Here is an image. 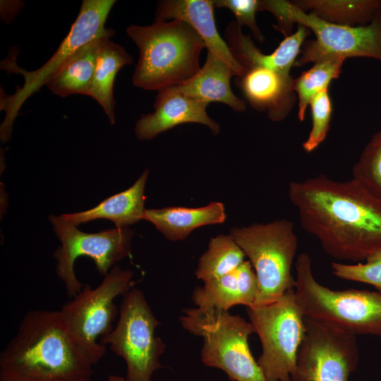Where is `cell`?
Segmentation results:
<instances>
[{
    "mask_svg": "<svg viewBox=\"0 0 381 381\" xmlns=\"http://www.w3.org/2000/svg\"><path fill=\"white\" fill-rule=\"evenodd\" d=\"M288 195L303 230L330 257L358 263L381 252V202L352 179L292 181Z\"/></svg>",
    "mask_w": 381,
    "mask_h": 381,
    "instance_id": "1",
    "label": "cell"
},
{
    "mask_svg": "<svg viewBox=\"0 0 381 381\" xmlns=\"http://www.w3.org/2000/svg\"><path fill=\"white\" fill-rule=\"evenodd\" d=\"M94 365L59 310H33L1 353L0 381H90Z\"/></svg>",
    "mask_w": 381,
    "mask_h": 381,
    "instance_id": "2",
    "label": "cell"
},
{
    "mask_svg": "<svg viewBox=\"0 0 381 381\" xmlns=\"http://www.w3.org/2000/svg\"><path fill=\"white\" fill-rule=\"evenodd\" d=\"M127 35L139 49L132 83L146 90L179 85L200 69L205 47L200 35L180 20H156L150 25H131Z\"/></svg>",
    "mask_w": 381,
    "mask_h": 381,
    "instance_id": "3",
    "label": "cell"
},
{
    "mask_svg": "<svg viewBox=\"0 0 381 381\" xmlns=\"http://www.w3.org/2000/svg\"><path fill=\"white\" fill-rule=\"evenodd\" d=\"M296 301L305 318L357 335L381 338V292L360 289L333 290L315 279L306 253L295 262Z\"/></svg>",
    "mask_w": 381,
    "mask_h": 381,
    "instance_id": "4",
    "label": "cell"
},
{
    "mask_svg": "<svg viewBox=\"0 0 381 381\" xmlns=\"http://www.w3.org/2000/svg\"><path fill=\"white\" fill-rule=\"evenodd\" d=\"M259 11L276 18L274 28L285 37L292 25L306 27L315 40L303 44L294 66H301L326 57H369L381 61V11L367 25L347 26L327 22L284 0L260 1Z\"/></svg>",
    "mask_w": 381,
    "mask_h": 381,
    "instance_id": "5",
    "label": "cell"
},
{
    "mask_svg": "<svg viewBox=\"0 0 381 381\" xmlns=\"http://www.w3.org/2000/svg\"><path fill=\"white\" fill-rule=\"evenodd\" d=\"M184 329L203 338L202 362L223 370L233 381H267L248 343L253 326L243 318L215 308H187L179 318Z\"/></svg>",
    "mask_w": 381,
    "mask_h": 381,
    "instance_id": "6",
    "label": "cell"
},
{
    "mask_svg": "<svg viewBox=\"0 0 381 381\" xmlns=\"http://www.w3.org/2000/svg\"><path fill=\"white\" fill-rule=\"evenodd\" d=\"M231 235L249 259L258 278V293L253 305L271 303L294 289L292 267L298 240L292 222L283 219L235 227Z\"/></svg>",
    "mask_w": 381,
    "mask_h": 381,
    "instance_id": "7",
    "label": "cell"
},
{
    "mask_svg": "<svg viewBox=\"0 0 381 381\" xmlns=\"http://www.w3.org/2000/svg\"><path fill=\"white\" fill-rule=\"evenodd\" d=\"M133 275L114 265L97 287L84 286L59 310L72 340L94 365L106 353L98 339L113 329L119 313L114 300L133 288Z\"/></svg>",
    "mask_w": 381,
    "mask_h": 381,
    "instance_id": "8",
    "label": "cell"
},
{
    "mask_svg": "<svg viewBox=\"0 0 381 381\" xmlns=\"http://www.w3.org/2000/svg\"><path fill=\"white\" fill-rule=\"evenodd\" d=\"M114 0H83L77 18L51 58L40 68L28 71L13 61H7L4 69L23 75L24 83L13 95L1 94V109L6 116L0 128L2 142L10 139L13 124L23 103L59 71L65 62L81 47L100 37H111L115 32L106 28L105 23Z\"/></svg>",
    "mask_w": 381,
    "mask_h": 381,
    "instance_id": "9",
    "label": "cell"
},
{
    "mask_svg": "<svg viewBox=\"0 0 381 381\" xmlns=\"http://www.w3.org/2000/svg\"><path fill=\"white\" fill-rule=\"evenodd\" d=\"M262 345L257 362L267 381H290L306 332L305 317L294 289L264 305L247 307Z\"/></svg>",
    "mask_w": 381,
    "mask_h": 381,
    "instance_id": "10",
    "label": "cell"
},
{
    "mask_svg": "<svg viewBox=\"0 0 381 381\" xmlns=\"http://www.w3.org/2000/svg\"><path fill=\"white\" fill-rule=\"evenodd\" d=\"M123 296L116 326L99 342L124 360L125 381H151L153 373L162 368L159 358L166 348L155 334L160 322L141 290L132 288Z\"/></svg>",
    "mask_w": 381,
    "mask_h": 381,
    "instance_id": "11",
    "label": "cell"
},
{
    "mask_svg": "<svg viewBox=\"0 0 381 381\" xmlns=\"http://www.w3.org/2000/svg\"><path fill=\"white\" fill-rule=\"evenodd\" d=\"M49 219L61 243L54 253L57 262L56 272L71 298L84 286L74 272V263L78 258H91L98 272L105 276L116 262L131 254L133 231L128 226L85 233L61 216L52 214Z\"/></svg>",
    "mask_w": 381,
    "mask_h": 381,
    "instance_id": "12",
    "label": "cell"
},
{
    "mask_svg": "<svg viewBox=\"0 0 381 381\" xmlns=\"http://www.w3.org/2000/svg\"><path fill=\"white\" fill-rule=\"evenodd\" d=\"M305 323L290 381H349L359 360L356 336L307 318Z\"/></svg>",
    "mask_w": 381,
    "mask_h": 381,
    "instance_id": "13",
    "label": "cell"
},
{
    "mask_svg": "<svg viewBox=\"0 0 381 381\" xmlns=\"http://www.w3.org/2000/svg\"><path fill=\"white\" fill-rule=\"evenodd\" d=\"M208 104L183 94L177 86L158 90L154 111L143 115L137 121L135 133L141 140H151L161 133L186 123L207 126L214 135L220 132V126L207 114Z\"/></svg>",
    "mask_w": 381,
    "mask_h": 381,
    "instance_id": "14",
    "label": "cell"
},
{
    "mask_svg": "<svg viewBox=\"0 0 381 381\" xmlns=\"http://www.w3.org/2000/svg\"><path fill=\"white\" fill-rule=\"evenodd\" d=\"M214 0H164L158 3L155 19L159 21L180 20L190 25L201 37L205 47L225 62L236 77L246 70L233 56L216 26Z\"/></svg>",
    "mask_w": 381,
    "mask_h": 381,
    "instance_id": "15",
    "label": "cell"
},
{
    "mask_svg": "<svg viewBox=\"0 0 381 381\" xmlns=\"http://www.w3.org/2000/svg\"><path fill=\"white\" fill-rule=\"evenodd\" d=\"M237 85L251 107L267 111L274 121L283 120L295 102L290 75L265 67L254 66L237 77Z\"/></svg>",
    "mask_w": 381,
    "mask_h": 381,
    "instance_id": "16",
    "label": "cell"
},
{
    "mask_svg": "<svg viewBox=\"0 0 381 381\" xmlns=\"http://www.w3.org/2000/svg\"><path fill=\"white\" fill-rule=\"evenodd\" d=\"M309 35L310 30L306 27L298 25L296 32L286 36L273 52L265 54L255 47L250 36L242 33L236 22L229 24L225 31V37L233 56L246 70L260 66L286 75H290V70Z\"/></svg>",
    "mask_w": 381,
    "mask_h": 381,
    "instance_id": "17",
    "label": "cell"
},
{
    "mask_svg": "<svg viewBox=\"0 0 381 381\" xmlns=\"http://www.w3.org/2000/svg\"><path fill=\"white\" fill-rule=\"evenodd\" d=\"M258 293L256 274L248 260H245L233 272L197 286L192 300L197 308L226 310L232 306H253Z\"/></svg>",
    "mask_w": 381,
    "mask_h": 381,
    "instance_id": "18",
    "label": "cell"
},
{
    "mask_svg": "<svg viewBox=\"0 0 381 381\" xmlns=\"http://www.w3.org/2000/svg\"><path fill=\"white\" fill-rule=\"evenodd\" d=\"M147 176L146 169L130 188L106 198L93 208L61 216L75 226L99 219L111 220L116 227L135 224L143 219L146 210L145 188Z\"/></svg>",
    "mask_w": 381,
    "mask_h": 381,
    "instance_id": "19",
    "label": "cell"
},
{
    "mask_svg": "<svg viewBox=\"0 0 381 381\" xmlns=\"http://www.w3.org/2000/svg\"><path fill=\"white\" fill-rule=\"evenodd\" d=\"M235 73L217 56L207 51L205 64L190 79L176 85L186 96L210 104L219 102L230 107L234 111H244L245 102L233 92L230 79ZM236 76V75H235Z\"/></svg>",
    "mask_w": 381,
    "mask_h": 381,
    "instance_id": "20",
    "label": "cell"
},
{
    "mask_svg": "<svg viewBox=\"0 0 381 381\" xmlns=\"http://www.w3.org/2000/svg\"><path fill=\"white\" fill-rule=\"evenodd\" d=\"M226 218L225 207L219 202L197 208L146 209L143 216V219L152 223L165 238L173 241L186 238L198 227L223 223Z\"/></svg>",
    "mask_w": 381,
    "mask_h": 381,
    "instance_id": "21",
    "label": "cell"
},
{
    "mask_svg": "<svg viewBox=\"0 0 381 381\" xmlns=\"http://www.w3.org/2000/svg\"><path fill=\"white\" fill-rule=\"evenodd\" d=\"M105 37L96 38L79 48L47 82L46 86L59 97L87 95L97 65L101 45Z\"/></svg>",
    "mask_w": 381,
    "mask_h": 381,
    "instance_id": "22",
    "label": "cell"
},
{
    "mask_svg": "<svg viewBox=\"0 0 381 381\" xmlns=\"http://www.w3.org/2000/svg\"><path fill=\"white\" fill-rule=\"evenodd\" d=\"M132 62V57L123 47L109 37L103 40L87 96L101 105L111 124L116 122L113 88L116 74Z\"/></svg>",
    "mask_w": 381,
    "mask_h": 381,
    "instance_id": "23",
    "label": "cell"
},
{
    "mask_svg": "<svg viewBox=\"0 0 381 381\" xmlns=\"http://www.w3.org/2000/svg\"><path fill=\"white\" fill-rule=\"evenodd\" d=\"M294 4L334 24L358 26L368 24L381 11V1L299 0Z\"/></svg>",
    "mask_w": 381,
    "mask_h": 381,
    "instance_id": "24",
    "label": "cell"
},
{
    "mask_svg": "<svg viewBox=\"0 0 381 381\" xmlns=\"http://www.w3.org/2000/svg\"><path fill=\"white\" fill-rule=\"evenodd\" d=\"M245 256L231 234L218 235L211 238L207 250L200 256L195 275L204 283L218 279L239 267Z\"/></svg>",
    "mask_w": 381,
    "mask_h": 381,
    "instance_id": "25",
    "label": "cell"
},
{
    "mask_svg": "<svg viewBox=\"0 0 381 381\" xmlns=\"http://www.w3.org/2000/svg\"><path fill=\"white\" fill-rule=\"evenodd\" d=\"M344 60L334 56L320 59L310 69L293 79L292 89L298 96V117L300 121L304 120L307 107L312 98L328 88L330 82L339 77Z\"/></svg>",
    "mask_w": 381,
    "mask_h": 381,
    "instance_id": "26",
    "label": "cell"
},
{
    "mask_svg": "<svg viewBox=\"0 0 381 381\" xmlns=\"http://www.w3.org/2000/svg\"><path fill=\"white\" fill-rule=\"evenodd\" d=\"M352 179L381 202V131L372 136L353 166Z\"/></svg>",
    "mask_w": 381,
    "mask_h": 381,
    "instance_id": "27",
    "label": "cell"
},
{
    "mask_svg": "<svg viewBox=\"0 0 381 381\" xmlns=\"http://www.w3.org/2000/svg\"><path fill=\"white\" fill-rule=\"evenodd\" d=\"M312 127L307 139L303 143V148L306 152L315 150L325 139L331 121L332 104L326 88L310 100Z\"/></svg>",
    "mask_w": 381,
    "mask_h": 381,
    "instance_id": "28",
    "label": "cell"
},
{
    "mask_svg": "<svg viewBox=\"0 0 381 381\" xmlns=\"http://www.w3.org/2000/svg\"><path fill=\"white\" fill-rule=\"evenodd\" d=\"M331 267L332 273L338 278L368 284L381 292V252L363 262H332Z\"/></svg>",
    "mask_w": 381,
    "mask_h": 381,
    "instance_id": "29",
    "label": "cell"
},
{
    "mask_svg": "<svg viewBox=\"0 0 381 381\" xmlns=\"http://www.w3.org/2000/svg\"><path fill=\"white\" fill-rule=\"evenodd\" d=\"M258 0H214V8H227L236 18L237 24L246 25L251 30L254 37L260 42H264V36L259 29L255 13L259 11Z\"/></svg>",
    "mask_w": 381,
    "mask_h": 381,
    "instance_id": "30",
    "label": "cell"
},
{
    "mask_svg": "<svg viewBox=\"0 0 381 381\" xmlns=\"http://www.w3.org/2000/svg\"><path fill=\"white\" fill-rule=\"evenodd\" d=\"M1 16L3 20L9 23L23 7V2L20 1H1Z\"/></svg>",
    "mask_w": 381,
    "mask_h": 381,
    "instance_id": "31",
    "label": "cell"
},
{
    "mask_svg": "<svg viewBox=\"0 0 381 381\" xmlns=\"http://www.w3.org/2000/svg\"><path fill=\"white\" fill-rule=\"evenodd\" d=\"M107 381H125V378L118 375H110L108 377Z\"/></svg>",
    "mask_w": 381,
    "mask_h": 381,
    "instance_id": "32",
    "label": "cell"
}]
</instances>
